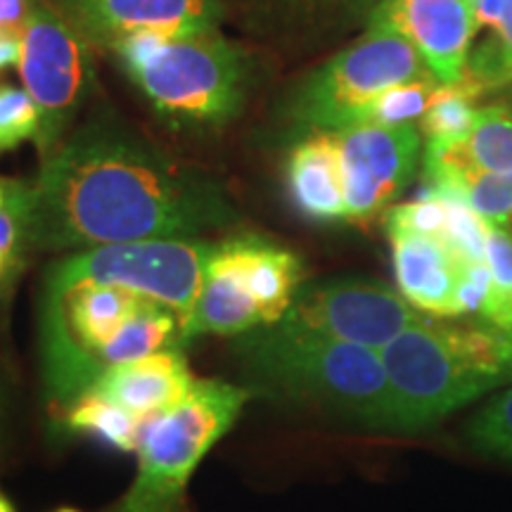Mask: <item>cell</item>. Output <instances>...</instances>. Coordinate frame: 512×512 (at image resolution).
Masks as SVG:
<instances>
[{
  "instance_id": "1",
  "label": "cell",
  "mask_w": 512,
  "mask_h": 512,
  "mask_svg": "<svg viewBox=\"0 0 512 512\" xmlns=\"http://www.w3.org/2000/svg\"><path fill=\"white\" fill-rule=\"evenodd\" d=\"M43 159L27 202L36 249L202 238L238 219L219 183L117 128H83Z\"/></svg>"
},
{
  "instance_id": "2",
  "label": "cell",
  "mask_w": 512,
  "mask_h": 512,
  "mask_svg": "<svg viewBox=\"0 0 512 512\" xmlns=\"http://www.w3.org/2000/svg\"><path fill=\"white\" fill-rule=\"evenodd\" d=\"M392 396V432L430 427L512 384V335L486 320H432L380 351Z\"/></svg>"
},
{
  "instance_id": "3",
  "label": "cell",
  "mask_w": 512,
  "mask_h": 512,
  "mask_svg": "<svg viewBox=\"0 0 512 512\" xmlns=\"http://www.w3.org/2000/svg\"><path fill=\"white\" fill-rule=\"evenodd\" d=\"M240 354L268 392L392 430V396L380 351L273 325L242 335Z\"/></svg>"
},
{
  "instance_id": "4",
  "label": "cell",
  "mask_w": 512,
  "mask_h": 512,
  "mask_svg": "<svg viewBox=\"0 0 512 512\" xmlns=\"http://www.w3.org/2000/svg\"><path fill=\"white\" fill-rule=\"evenodd\" d=\"M249 394L221 380H197L188 399L145 422L133 484L112 512H185L197 465L245 411Z\"/></svg>"
},
{
  "instance_id": "5",
  "label": "cell",
  "mask_w": 512,
  "mask_h": 512,
  "mask_svg": "<svg viewBox=\"0 0 512 512\" xmlns=\"http://www.w3.org/2000/svg\"><path fill=\"white\" fill-rule=\"evenodd\" d=\"M126 74L176 124L219 126L240 110L245 64L219 31L164 36L155 53Z\"/></svg>"
},
{
  "instance_id": "6",
  "label": "cell",
  "mask_w": 512,
  "mask_h": 512,
  "mask_svg": "<svg viewBox=\"0 0 512 512\" xmlns=\"http://www.w3.org/2000/svg\"><path fill=\"white\" fill-rule=\"evenodd\" d=\"M216 245L202 238L143 240L83 249L57 261L48 271L43 294H60L76 285L124 287L188 318L204 283Z\"/></svg>"
},
{
  "instance_id": "7",
  "label": "cell",
  "mask_w": 512,
  "mask_h": 512,
  "mask_svg": "<svg viewBox=\"0 0 512 512\" xmlns=\"http://www.w3.org/2000/svg\"><path fill=\"white\" fill-rule=\"evenodd\" d=\"M418 50L394 29L370 24L366 34L325 62L302 91L292 114L316 133H337L361 124L368 107L399 83L430 76Z\"/></svg>"
},
{
  "instance_id": "8",
  "label": "cell",
  "mask_w": 512,
  "mask_h": 512,
  "mask_svg": "<svg viewBox=\"0 0 512 512\" xmlns=\"http://www.w3.org/2000/svg\"><path fill=\"white\" fill-rule=\"evenodd\" d=\"M19 76L36 102L41 126L36 145L43 157L57 150L76 112L91 91L93 64L88 43L69 27L48 0H36L22 31Z\"/></svg>"
},
{
  "instance_id": "9",
  "label": "cell",
  "mask_w": 512,
  "mask_h": 512,
  "mask_svg": "<svg viewBox=\"0 0 512 512\" xmlns=\"http://www.w3.org/2000/svg\"><path fill=\"white\" fill-rule=\"evenodd\" d=\"M425 313L375 280L342 278L302 285L280 328L382 351Z\"/></svg>"
},
{
  "instance_id": "10",
  "label": "cell",
  "mask_w": 512,
  "mask_h": 512,
  "mask_svg": "<svg viewBox=\"0 0 512 512\" xmlns=\"http://www.w3.org/2000/svg\"><path fill=\"white\" fill-rule=\"evenodd\" d=\"M344 174L347 221L366 223L411 183L420 157L413 124H356L335 133Z\"/></svg>"
},
{
  "instance_id": "11",
  "label": "cell",
  "mask_w": 512,
  "mask_h": 512,
  "mask_svg": "<svg viewBox=\"0 0 512 512\" xmlns=\"http://www.w3.org/2000/svg\"><path fill=\"white\" fill-rule=\"evenodd\" d=\"M86 43L114 48L119 41L155 31L164 36L219 31L216 0H48Z\"/></svg>"
},
{
  "instance_id": "12",
  "label": "cell",
  "mask_w": 512,
  "mask_h": 512,
  "mask_svg": "<svg viewBox=\"0 0 512 512\" xmlns=\"http://www.w3.org/2000/svg\"><path fill=\"white\" fill-rule=\"evenodd\" d=\"M370 24L406 38L439 83H458L465 76L477 31L472 0H382Z\"/></svg>"
},
{
  "instance_id": "13",
  "label": "cell",
  "mask_w": 512,
  "mask_h": 512,
  "mask_svg": "<svg viewBox=\"0 0 512 512\" xmlns=\"http://www.w3.org/2000/svg\"><path fill=\"white\" fill-rule=\"evenodd\" d=\"M389 240L396 285L403 299L430 316H465V285L477 261H470L446 240L432 235L389 230Z\"/></svg>"
},
{
  "instance_id": "14",
  "label": "cell",
  "mask_w": 512,
  "mask_h": 512,
  "mask_svg": "<svg viewBox=\"0 0 512 512\" xmlns=\"http://www.w3.org/2000/svg\"><path fill=\"white\" fill-rule=\"evenodd\" d=\"M195 384L181 347H171L107 368L88 392L105 396L136 418L150 420L183 403Z\"/></svg>"
},
{
  "instance_id": "15",
  "label": "cell",
  "mask_w": 512,
  "mask_h": 512,
  "mask_svg": "<svg viewBox=\"0 0 512 512\" xmlns=\"http://www.w3.org/2000/svg\"><path fill=\"white\" fill-rule=\"evenodd\" d=\"M230 19L256 43L283 46L316 34L320 24L354 17L373 0H216Z\"/></svg>"
},
{
  "instance_id": "16",
  "label": "cell",
  "mask_w": 512,
  "mask_h": 512,
  "mask_svg": "<svg viewBox=\"0 0 512 512\" xmlns=\"http://www.w3.org/2000/svg\"><path fill=\"white\" fill-rule=\"evenodd\" d=\"M223 252L233 261L242 285L259 309L264 328H273L287 316L302 290L304 266L297 254L259 238H233L221 242Z\"/></svg>"
},
{
  "instance_id": "17",
  "label": "cell",
  "mask_w": 512,
  "mask_h": 512,
  "mask_svg": "<svg viewBox=\"0 0 512 512\" xmlns=\"http://www.w3.org/2000/svg\"><path fill=\"white\" fill-rule=\"evenodd\" d=\"M287 188L306 219L316 223L347 221L342 159L335 133H313L292 150Z\"/></svg>"
},
{
  "instance_id": "18",
  "label": "cell",
  "mask_w": 512,
  "mask_h": 512,
  "mask_svg": "<svg viewBox=\"0 0 512 512\" xmlns=\"http://www.w3.org/2000/svg\"><path fill=\"white\" fill-rule=\"evenodd\" d=\"M259 328H264L259 309L242 285L233 261L216 245L197 302L183 320V342L200 335L242 337Z\"/></svg>"
},
{
  "instance_id": "19",
  "label": "cell",
  "mask_w": 512,
  "mask_h": 512,
  "mask_svg": "<svg viewBox=\"0 0 512 512\" xmlns=\"http://www.w3.org/2000/svg\"><path fill=\"white\" fill-rule=\"evenodd\" d=\"M425 176L430 188L456 192L482 216L486 226L501 228L512 235V171L475 169L470 164L425 162Z\"/></svg>"
},
{
  "instance_id": "20",
  "label": "cell",
  "mask_w": 512,
  "mask_h": 512,
  "mask_svg": "<svg viewBox=\"0 0 512 512\" xmlns=\"http://www.w3.org/2000/svg\"><path fill=\"white\" fill-rule=\"evenodd\" d=\"M475 36L491 31L472 43L467 55L465 79L482 91H498L512 83V0H472Z\"/></svg>"
},
{
  "instance_id": "21",
  "label": "cell",
  "mask_w": 512,
  "mask_h": 512,
  "mask_svg": "<svg viewBox=\"0 0 512 512\" xmlns=\"http://www.w3.org/2000/svg\"><path fill=\"white\" fill-rule=\"evenodd\" d=\"M425 162L470 164L475 169L508 174L512 171V112L503 105L479 107L477 121L458 143H427Z\"/></svg>"
},
{
  "instance_id": "22",
  "label": "cell",
  "mask_w": 512,
  "mask_h": 512,
  "mask_svg": "<svg viewBox=\"0 0 512 512\" xmlns=\"http://www.w3.org/2000/svg\"><path fill=\"white\" fill-rule=\"evenodd\" d=\"M183 344V323L181 316L169 306L145 299L140 309L133 313L131 320L121 328L112 344L100 354V370L119 366V363L138 361V358L152 356L157 351L181 347Z\"/></svg>"
},
{
  "instance_id": "23",
  "label": "cell",
  "mask_w": 512,
  "mask_h": 512,
  "mask_svg": "<svg viewBox=\"0 0 512 512\" xmlns=\"http://www.w3.org/2000/svg\"><path fill=\"white\" fill-rule=\"evenodd\" d=\"M145 422L147 420L136 418L126 408L95 392H86L67 408L69 430L100 439L102 444L121 453H138Z\"/></svg>"
},
{
  "instance_id": "24",
  "label": "cell",
  "mask_w": 512,
  "mask_h": 512,
  "mask_svg": "<svg viewBox=\"0 0 512 512\" xmlns=\"http://www.w3.org/2000/svg\"><path fill=\"white\" fill-rule=\"evenodd\" d=\"M482 95V88L465 76L458 83H441L430 107L420 119V128L427 143L446 145L467 138V133L472 131L477 121L479 107H475V102Z\"/></svg>"
},
{
  "instance_id": "25",
  "label": "cell",
  "mask_w": 512,
  "mask_h": 512,
  "mask_svg": "<svg viewBox=\"0 0 512 512\" xmlns=\"http://www.w3.org/2000/svg\"><path fill=\"white\" fill-rule=\"evenodd\" d=\"M486 266L491 287L479 309V318L512 335V235L486 226Z\"/></svg>"
},
{
  "instance_id": "26",
  "label": "cell",
  "mask_w": 512,
  "mask_h": 512,
  "mask_svg": "<svg viewBox=\"0 0 512 512\" xmlns=\"http://www.w3.org/2000/svg\"><path fill=\"white\" fill-rule=\"evenodd\" d=\"M441 83L437 76H422V79L399 83V86L384 91L368 112L363 114L361 124H382V126H403L413 124L415 119H422L427 112L434 93L439 91Z\"/></svg>"
},
{
  "instance_id": "27",
  "label": "cell",
  "mask_w": 512,
  "mask_h": 512,
  "mask_svg": "<svg viewBox=\"0 0 512 512\" xmlns=\"http://www.w3.org/2000/svg\"><path fill=\"white\" fill-rule=\"evenodd\" d=\"M467 441L489 458L512 465V384L472 418Z\"/></svg>"
},
{
  "instance_id": "28",
  "label": "cell",
  "mask_w": 512,
  "mask_h": 512,
  "mask_svg": "<svg viewBox=\"0 0 512 512\" xmlns=\"http://www.w3.org/2000/svg\"><path fill=\"white\" fill-rule=\"evenodd\" d=\"M38 117L36 102L22 88L0 86V152L15 150L19 143L38 136Z\"/></svg>"
},
{
  "instance_id": "29",
  "label": "cell",
  "mask_w": 512,
  "mask_h": 512,
  "mask_svg": "<svg viewBox=\"0 0 512 512\" xmlns=\"http://www.w3.org/2000/svg\"><path fill=\"white\" fill-rule=\"evenodd\" d=\"M36 0H0V34L22 36Z\"/></svg>"
},
{
  "instance_id": "30",
  "label": "cell",
  "mask_w": 512,
  "mask_h": 512,
  "mask_svg": "<svg viewBox=\"0 0 512 512\" xmlns=\"http://www.w3.org/2000/svg\"><path fill=\"white\" fill-rule=\"evenodd\" d=\"M19 55H22V36L0 34V69L17 64Z\"/></svg>"
},
{
  "instance_id": "31",
  "label": "cell",
  "mask_w": 512,
  "mask_h": 512,
  "mask_svg": "<svg viewBox=\"0 0 512 512\" xmlns=\"http://www.w3.org/2000/svg\"><path fill=\"white\" fill-rule=\"evenodd\" d=\"M12 183H15V181H5V178H0V209H3V204L8 202Z\"/></svg>"
},
{
  "instance_id": "32",
  "label": "cell",
  "mask_w": 512,
  "mask_h": 512,
  "mask_svg": "<svg viewBox=\"0 0 512 512\" xmlns=\"http://www.w3.org/2000/svg\"><path fill=\"white\" fill-rule=\"evenodd\" d=\"M0 512H15V508H12V503L3 494H0Z\"/></svg>"
},
{
  "instance_id": "33",
  "label": "cell",
  "mask_w": 512,
  "mask_h": 512,
  "mask_svg": "<svg viewBox=\"0 0 512 512\" xmlns=\"http://www.w3.org/2000/svg\"><path fill=\"white\" fill-rule=\"evenodd\" d=\"M55 512H81V510H76V508H57Z\"/></svg>"
}]
</instances>
